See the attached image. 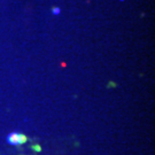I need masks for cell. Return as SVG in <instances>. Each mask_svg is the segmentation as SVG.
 <instances>
[{
    "instance_id": "cell-1",
    "label": "cell",
    "mask_w": 155,
    "mask_h": 155,
    "mask_svg": "<svg viewBox=\"0 0 155 155\" xmlns=\"http://www.w3.org/2000/svg\"><path fill=\"white\" fill-rule=\"evenodd\" d=\"M28 141V137L24 133L13 132L7 137V143L13 146H20V145L25 144Z\"/></svg>"
},
{
    "instance_id": "cell-3",
    "label": "cell",
    "mask_w": 155,
    "mask_h": 155,
    "mask_svg": "<svg viewBox=\"0 0 155 155\" xmlns=\"http://www.w3.org/2000/svg\"><path fill=\"white\" fill-rule=\"evenodd\" d=\"M53 13H54V14H59V13H60V9H59V8H54V9H53Z\"/></svg>"
},
{
    "instance_id": "cell-2",
    "label": "cell",
    "mask_w": 155,
    "mask_h": 155,
    "mask_svg": "<svg viewBox=\"0 0 155 155\" xmlns=\"http://www.w3.org/2000/svg\"><path fill=\"white\" fill-rule=\"evenodd\" d=\"M31 150H33L35 152L39 153V152H41V146H40V145L35 144V145H32V146H31Z\"/></svg>"
}]
</instances>
